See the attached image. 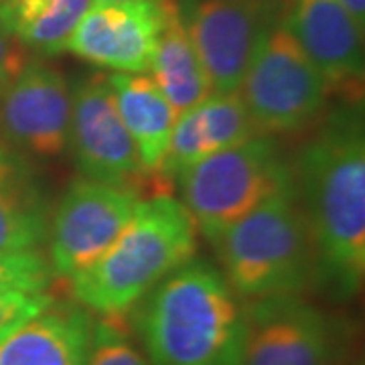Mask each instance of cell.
Returning <instances> with one entry per match:
<instances>
[{"instance_id": "7a4b0ae2", "label": "cell", "mask_w": 365, "mask_h": 365, "mask_svg": "<svg viewBox=\"0 0 365 365\" xmlns=\"http://www.w3.org/2000/svg\"><path fill=\"white\" fill-rule=\"evenodd\" d=\"M134 323L150 365H244V307L207 262L189 260L160 280Z\"/></svg>"}, {"instance_id": "d6986e66", "label": "cell", "mask_w": 365, "mask_h": 365, "mask_svg": "<svg viewBox=\"0 0 365 365\" xmlns=\"http://www.w3.org/2000/svg\"><path fill=\"white\" fill-rule=\"evenodd\" d=\"M191 110L207 157L237 144L248 143L252 138L266 136L254 124L240 91L211 93Z\"/></svg>"}, {"instance_id": "44dd1931", "label": "cell", "mask_w": 365, "mask_h": 365, "mask_svg": "<svg viewBox=\"0 0 365 365\" xmlns=\"http://www.w3.org/2000/svg\"><path fill=\"white\" fill-rule=\"evenodd\" d=\"M88 365H150L128 335L112 321H98L91 325Z\"/></svg>"}, {"instance_id": "4fadbf2b", "label": "cell", "mask_w": 365, "mask_h": 365, "mask_svg": "<svg viewBox=\"0 0 365 365\" xmlns=\"http://www.w3.org/2000/svg\"><path fill=\"white\" fill-rule=\"evenodd\" d=\"M331 86L364 78V25L339 0H297L282 21Z\"/></svg>"}, {"instance_id": "5bb4252c", "label": "cell", "mask_w": 365, "mask_h": 365, "mask_svg": "<svg viewBox=\"0 0 365 365\" xmlns=\"http://www.w3.org/2000/svg\"><path fill=\"white\" fill-rule=\"evenodd\" d=\"M51 307L53 302L0 341V365H88V314L79 309Z\"/></svg>"}, {"instance_id": "7402d4cb", "label": "cell", "mask_w": 365, "mask_h": 365, "mask_svg": "<svg viewBox=\"0 0 365 365\" xmlns=\"http://www.w3.org/2000/svg\"><path fill=\"white\" fill-rule=\"evenodd\" d=\"M53 299L47 292L39 294H25V292H11L0 294V341L4 339L13 329L25 323L26 319L35 317L43 309H47Z\"/></svg>"}, {"instance_id": "277c9868", "label": "cell", "mask_w": 365, "mask_h": 365, "mask_svg": "<svg viewBox=\"0 0 365 365\" xmlns=\"http://www.w3.org/2000/svg\"><path fill=\"white\" fill-rule=\"evenodd\" d=\"M237 297L299 294L313 278V240L294 181L276 191L213 244Z\"/></svg>"}, {"instance_id": "d4e9b609", "label": "cell", "mask_w": 365, "mask_h": 365, "mask_svg": "<svg viewBox=\"0 0 365 365\" xmlns=\"http://www.w3.org/2000/svg\"><path fill=\"white\" fill-rule=\"evenodd\" d=\"M91 2H126V0H91ZM148 2H163V0H148Z\"/></svg>"}, {"instance_id": "ffe728a7", "label": "cell", "mask_w": 365, "mask_h": 365, "mask_svg": "<svg viewBox=\"0 0 365 365\" xmlns=\"http://www.w3.org/2000/svg\"><path fill=\"white\" fill-rule=\"evenodd\" d=\"M53 276L51 264L39 252H0V294H39L51 287Z\"/></svg>"}, {"instance_id": "8fae6325", "label": "cell", "mask_w": 365, "mask_h": 365, "mask_svg": "<svg viewBox=\"0 0 365 365\" xmlns=\"http://www.w3.org/2000/svg\"><path fill=\"white\" fill-rule=\"evenodd\" d=\"M175 0L91 2L67 41V51L116 73H148Z\"/></svg>"}, {"instance_id": "484cf974", "label": "cell", "mask_w": 365, "mask_h": 365, "mask_svg": "<svg viewBox=\"0 0 365 365\" xmlns=\"http://www.w3.org/2000/svg\"><path fill=\"white\" fill-rule=\"evenodd\" d=\"M0 2H2V0H0Z\"/></svg>"}, {"instance_id": "9c48e42d", "label": "cell", "mask_w": 365, "mask_h": 365, "mask_svg": "<svg viewBox=\"0 0 365 365\" xmlns=\"http://www.w3.org/2000/svg\"><path fill=\"white\" fill-rule=\"evenodd\" d=\"M138 191L81 177L69 185L53 215L51 268L76 276L98 262L138 207Z\"/></svg>"}, {"instance_id": "3957f363", "label": "cell", "mask_w": 365, "mask_h": 365, "mask_svg": "<svg viewBox=\"0 0 365 365\" xmlns=\"http://www.w3.org/2000/svg\"><path fill=\"white\" fill-rule=\"evenodd\" d=\"M195 232V220L179 199H140L128 225L104 256L71 276L73 297L106 317L126 313L160 280L193 260Z\"/></svg>"}, {"instance_id": "ba28073f", "label": "cell", "mask_w": 365, "mask_h": 365, "mask_svg": "<svg viewBox=\"0 0 365 365\" xmlns=\"http://www.w3.org/2000/svg\"><path fill=\"white\" fill-rule=\"evenodd\" d=\"M177 4L211 91H240L254 55L274 25L266 2L181 0Z\"/></svg>"}, {"instance_id": "2e32d148", "label": "cell", "mask_w": 365, "mask_h": 365, "mask_svg": "<svg viewBox=\"0 0 365 365\" xmlns=\"http://www.w3.org/2000/svg\"><path fill=\"white\" fill-rule=\"evenodd\" d=\"M49 234V209L25 158L0 146V252H37Z\"/></svg>"}, {"instance_id": "8992f818", "label": "cell", "mask_w": 365, "mask_h": 365, "mask_svg": "<svg viewBox=\"0 0 365 365\" xmlns=\"http://www.w3.org/2000/svg\"><path fill=\"white\" fill-rule=\"evenodd\" d=\"M329 83L282 23L254 55L240 93L262 134L297 132L323 112Z\"/></svg>"}, {"instance_id": "9a60e30c", "label": "cell", "mask_w": 365, "mask_h": 365, "mask_svg": "<svg viewBox=\"0 0 365 365\" xmlns=\"http://www.w3.org/2000/svg\"><path fill=\"white\" fill-rule=\"evenodd\" d=\"M108 81L122 122L138 150L144 173H158L179 112L148 73H112Z\"/></svg>"}, {"instance_id": "e0dca14e", "label": "cell", "mask_w": 365, "mask_h": 365, "mask_svg": "<svg viewBox=\"0 0 365 365\" xmlns=\"http://www.w3.org/2000/svg\"><path fill=\"white\" fill-rule=\"evenodd\" d=\"M148 71L158 90L165 93V98L179 114L195 108L213 93L195 47L185 31L177 0L158 35Z\"/></svg>"}, {"instance_id": "5b68a950", "label": "cell", "mask_w": 365, "mask_h": 365, "mask_svg": "<svg viewBox=\"0 0 365 365\" xmlns=\"http://www.w3.org/2000/svg\"><path fill=\"white\" fill-rule=\"evenodd\" d=\"M294 181L278 146L258 136L185 170L179 177L182 205L201 234L215 244L223 232L244 220L276 191Z\"/></svg>"}, {"instance_id": "7c38bea8", "label": "cell", "mask_w": 365, "mask_h": 365, "mask_svg": "<svg viewBox=\"0 0 365 365\" xmlns=\"http://www.w3.org/2000/svg\"><path fill=\"white\" fill-rule=\"evenodd\" d=\"M71 91L66 78L45 63H25L0 88V134L41 158L57 157L69 144Z\"/></svg>"}, {"instance_id": "ac0fdd59", "label": "cell", "mask_w": 365, "mask_h": 365, "mask_svg": "<svg viewBox=\"0 0 365 365\" xmlns=\"http://www.w3.org/2000/svg\"><path fill=\"white\" fill-rule=\"evenodd\" d=\"M90 6L91 0H2L0 26L23 47L57 55Z\"/></svg>"}, {"instance_id": "cb8c5ba5", "label": "cell", "mask_w": 365, "mask_h": 365, "mask_svg": "<svg viewBox=\"0 0 365 365\" xmlns=\"http://www.w3.org/2000/svg\"><path fill=\"white\" fill-rule=\"evenodd\" d=\"M339 2L357 19V23L365 25V0H339Z\"/></svg>"}, {"instance_id": "30bf717a", "label": "cell", "mask_w": 365, "mask_h": 365, "mask_svg": "<svg viewBox=\"0 0 365 365\" xmlns=\"http://www.w3.org/2000/svg\"><path fill=\"white\" fill-rule=\"evenodd\" d=\"M69 143L86 179L138 191L146 173L106 76L86 79L71 93Z\"/></svg>"}, {"instance_id": "603a6c76", "label": "cell", "mask_w": 365, "mask_h": 365, "mask_svg": "<svg viewBox=\"0 0 365 365\" xmlns=\"http://www.w3.org/2000/svg\"><path fill=\"white\" fill-rule=\"evenodd\" d=\"M25 63L26 59L23 45L0 26V88L6 81H11Z\"/></svg>"}, {"instance_id": "52a82bcc", "label": "cell", "mask_w": 365, "mask_h": 365, "mask_svg": "<svg viewBox=\"0 0 365 365\" xmlns=\"http://www.w3.org/2000/svg\"><path fill=\"white\" fill-rule=\"evenodd\" d=\"M244 365H341L347 333L339 319L299 294L254 299L244 307Z\"/></svg>"}, {"instance_id": "6da1fadb", "label": "cell", "mask_w": 365, "mask_h": 365, "mask_svg": "<svg viewBox=\"0 0 365 365\" xmlns=\"http://www.w3.org/2000/svg\"><path fill=\"white\" fill-rule=\"evenodd\" d=\"M294 187L313 240L317 284L351 299L365 274V134L361 106L333 112L299 155Z\"/></svg>"}]
</instances>
